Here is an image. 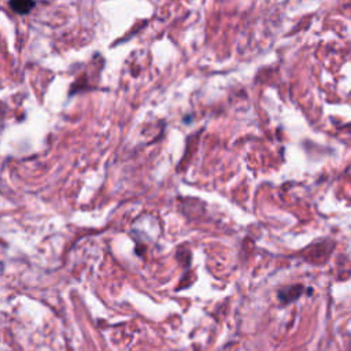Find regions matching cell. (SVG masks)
<instances>
[{"label":"cell","mask_w":351,"mask_h":351,"mask_svg":"<svg viewBox=\"0 0 351 351\" xmlns=\"http://www.w3.org/2000/svg\"><path fill=\"white\" fill-rule=\"evenodd\" d=\"M302 291H303V287L301 286L287 287V288H283L279 291V298L283 303H290V302L298 299L301 296Z\"/></svg>","instance_id":"cell-1"},{"label":"cell","mask_w":351,"mask_h":351,"mask_svg":"<svg viewBox=\"0 0 351 351\" xmlns=\"http://www.w3.org/2000/svg\"><path fill=\"white\" fill-rule=\"evenodd\" d=\"M10 7L17 14H28L35 7V0H10Z\"/></svg>","instance_id":"cell-2"}]
</instances>
